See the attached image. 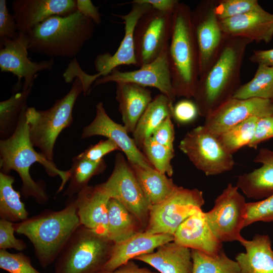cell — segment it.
Returning <instances> with one entry per match:
<instances>
[{
    "mask_svg": "<svg viewBox=\"0 0 273 273\" xmlns=\"http://www.w3.org/2000/svg\"><path fill=\"white\" fill-rule=\"evenodd\" d=\"M251 40L227 36L218 57L199 77L193 97L199 115L204 118L232 99L241 86V70Z\"/></svg>",
    "mask_w": 273,
    "mask_h": 273,
    "instance_id": "obj_1",
    "label": "cell"
},
{
    "mask_svg": "<svg viewBox=\"0 0 273 273\" xmlns=\"http://www.w3.org/2000/svg\"><path fill=\"white\" fill-rule=\"evenodd\" d=\"M27 108L21 113L16 129L12 135L0 141V169L1 172L5 174L11 170L16 171L22 181L21 191L23 197L26 199L32 197L38 204H43L48 202L49 196L42 182L36 181L31 177V166L35 163H39L49 176H60L61 184L57 193L63 190L69 181V173L68 170L59 169L53 161L48 160L34 150L29 139L26 120Z\"/></svg>",
    "mask_w": 273,
    "mask_h": 273,
    "instance_id": "obj_2",
    "label": "cell"
},
{
    "mask_svg": "<svg viewBox=\"0 0 273 273\" xmlns=\"http://www.w3.org/2000/svg\"><path fill=\"white\" fill-rule=\"evenodd\" d=\"M80 225L75 198L60 210L46 209L25 220L14 223V226L17 233L24 235L31 242L39 263L46 268L56 261Z\"/></svg>",
    "mask_w": 273,
    "mask_h": 273,
    "instance_id": "obj_3",
    "label": "cell"
},
{
    "mask_svg": "<svg viewBox=\"0 0 273 273\" xmlns=\"http://www.w3.org/2000/svg\"><path fill=\"white\" fill-rule=\"evenodd\" d=\"M168 60L175 97L193 98L199 78L198 47L191 21V9L179 2L173 13Z\"/></svg>",
    "mask_w": 273,
    "mask_h": 273,
    "instance_id": "obj_4",
    "label": "cell"
},
{
    "mask_svg": "<svg viewBox=\"0 0 273 273\" xmlns=\"http://www.w3.org/2000/svg\"><path fill=\"white\" fill-rule=\"evenodd\" d=\"M95 23L78 11L53 16L28 33V51L49 57H75L93 36Z\"/></svg>",
    "mask_w": 273,
    "mask_h": 273,
    "instance_id": "obj_5",
    "label": "cell"
},
{
    "mask_svg": "<svg viewBox=\"0 0 273 273\" xmlns=\"http://www.w3.org/2000/svg\"><path fill=\"white\" fill-rule=\"evenodd\" d=\"M83 91L81 80L76 77L68 93L56 100L50 108L37 110L29 107L26 111L30 140L50 161L53 160L54 148L58 136L73 121V109Z\"/></svg>",
    "mask_w": 273,
    "mask_h": 273,
    "instance_id": "obj_6",
    "label": "cell"
},
{
    "mask_svg": "<svg viewBox=\"0 0 273 273\" xmlns=\"http://www.w3.org/2000/svg\"><path fill=\"white\" fill-rule=\"evenodd\" d=\"M113 244L80 225L56 260L54 273H97L107 261Z\"/></svg>",
    "mask_w": 273,
    "mask_h": 273,
    "instance_id": "obj_7",
    "label": "cell"
},
{
    "mask_svg": "<svg viewBox=\"0 0 273 273\" xmlns=\"http://www.w3.org/2000/svg\"><path fill=\"white\" fill-rule=\"evenodd\" d=\"M178 148L207 176L226 172L235 165L233 155L224 149L217 136L203 125L188 131Z\"/></svg>",
    "mask_w": 273,
    "mask_h": 273,
    "instance_id": "obj_8",
    "label": "cell"
},
{
    "mask_svg": "<svg viewBox=\"0 0 273 273\" xmlns=\"http://www.w3.org/2000/svg\"><path fill=\"white\" fill-rule=\"evenodd\" d=\"M204 203L201 191L179 187L165 200L150 206L148 225L144 231L151 234L173 235L178 226L201 209Z\"/></svg>",
    "mask_w": 273,
    "mask_h": 273,
    "instance_id": "obj_9",
    "label": "cell"
},
{
    "mask_svg": "<svg viewBox=\"0 0 273 273\" xmlns=\"http://www.w3.org/2000/svg\"><path fill=\"white\" fill-rule=\"evenodd\" d=\"M237 186L231 183L215 199L213 208L205 212L207 222L222 243L239 241L246 217L247 202Z\"/></svg>",
    "mask_w": 273,
    "mask_h": 273,
    "instance_id": "obj_10",
    "label": "cell"
},
{
    "mask_svg": "<svg viewBox=\"0 0 273 273\" xmlns=\"http://www.w3.org/2000/svg\"><path fill=\"white\" fill-rule=\"evenodd\" d=\"M100 185L110 198L122 204L135 217L144 230L145 229L151 205L129 163L121 153L116 154L111 174Z\"/></svg>",
    "mask_w": 273,
    "mask_h": 273,
    "instance_id": "obj_11",
    "label": "cell"
},
{
    "mask_svg": "<svg viewBox=\"0 0 273 273\" xmlns=\"http://www.w3.org/2000/svg\"><path fill=\"white\" fill-rule=\"evenodd\" d=\"M173 24V13L152 8L139 20L134 31L136 60L139 67L155 60L168 46Z\"/></svg>",
    "mask_w": 273,
    "mask_h": 273,
    "instance_id": "obj_12",
    "label": "cell"
},
{
    "mask_svg": "<svg viewBox=\"0 0 273 273\" xmlns=\"http://www.w3.org/2000/svg\"><path fill=\"white\" fill-rule=\"evenodd\" d=\"M214 6L215 0H204L191 10L192 24L199 54V77L215 62L227 37L215 14Z\"/></svg>",
    "mask_w": 273,
    "mask_h": 273,
    "instance_id": "obj_13",
    "label": "cell"
},
{
    "mask_svg": "<svg viewBox=\"0 0 273 273\" xmlns=\"http://www.w3.org/2000/svg\"><path fill=\"white\" fill-rule=\"evenodd\" d=\"M0 68L2 72H11L19 82L24 79L22 89L33 86L37 73L52 69L53 58L40 62L32 61L28 57V39L26 33L19 32L17 39H0Z\"/></svg>",
    "mask_w": 273,
    "mask_h": 273,
    "instance_id": "obj_14",
    "label": "cell"
},
{
    "mask_svg": "<svg viewBox=\"0 0 273 273\" xmlns=\"http://www.w3.org/2000/svg\"><path fill=\"white\" fill-rule=\"evenodd\" d=\"M129 3L131 4L132 6L127 14L116 15L123 20L124 36L114 54L105 53L97 56L94 64L97 73L92 75L94 81L100 77L107 75L119 66L133 65L138 66L134 50V31L139 20L152 7L139 0H134Z\"/></svg>",
    "mask_w": 273,
    "mask_h": 273,
    "instance_id": "obj_15",
    "label": "cell"
},
{
    "mask_svg": "<svg viewBox=\"0 0 273 273\" xmlns=\"http://www.w3.org/2000/svg\"><path fill=\"white\" fill-rule=\"evenodd\" d=\"M273 112V102L259 98H232L205 118L203 125L216 136L252 117Z\"/></svg>",
    "mask_w": 273,
    "mask_h": 273,
    "instance_id": "obj_16",
    "label": "cell"
},
{
    "mask_svg": "<svg viewBox=\"0 0 273 273\" xmlns=\"http://www.w3.org/2000/svg\"><path fill=\"white\" fill-rule=\"evenodd\" d=\"M168 46L152 62L132 71H120L115 69L107 75L98 78L94 86L109 82L133 83L146 87L156 88L174 102L176 97L168 64Z\"/></svg>",
    "mask_w": 273,
    "mask_h": 273,
    "instance_id": "obj_17",
    "label": "cell"
},
{
    "mask_svg": "<svg viewBox=\"0 0 273 273\" xmlns=\"http://www.w3.org/2000/svg\"><path fill=\"white\" fill-rule=\"evenodd\" d=\"M96 108L95 117L91 123L83 128L81 138L96 135L106 137L115 143L130 164L144 168H154L138 147L133 139L129 136L124 126L115 122L109 116L103 104L98 103Z\"/></svg>",
    "mask_w": 273,
    "mask_h": 273,
    "instance_id": "obj_18",
    "label": "cell"
},
{
    "mask_svg": "<svg viewBox=\"0 0 273 273\" xmlns=\"http://www.w3.org/2000/svg\"><path fill=\"white\" fill-rule=\"evenodd\" d=\"M12 8L19 32L26 34L51 16H66L77 11L76 0H15Z\"/></svg>",
    "mask_w": 273,
    "mask_h": 273,
    "instance_id": "obj_19",
    "label": "cell"
},
{
    "mask_svg": "<svg viewBox=\"0 0 273 273\" xmlns=\"http://www.w3.org/2000/svg\"><path fill=\"white\" fill-rule=\"evenodd\" d=\"M110 199L100 184L87 186L75 197L77 213L81 225L107 238Z\"/></svg>",
    "mask_w": 273,
    "mask_h": 273,
    "instance_id": "obj_20",
    "label": "cell"
},
{
    "mask_svg": "<svg viewBox=\"0 0 273 273\" xmlns=\"http://www.w3.org/2000/svg\"><path fill=\"white\" fill-rule=\"evenodd\" d=\"M219 21L227 36L265 43L273 38V13L265 11L261 6L244 14Z\"/></svg>",
    "mask_w": 273,
    "mask_h": 273,
    "instance_id": "obj_21",
    "label": "cell"
},
{
    "mask_svg": "<svg viewBox=\"0 0 273 273\" xmlns=\"http://www.w3.org/2000/svg\"><path fill=\"white\" fill-rule=\"evenodd\" d=\"M173 241L208 255H216L222 249V243L210 229L202 208L188 217L177 229Z\"/></svg>",
    "mask_w": 273,
    "mask_h": 273,
    "instance_id": "obj_22",
    "label": "cell"
},
{
    "mask_svg": "<svg viewBox=\"0 0 273 273\" xmlns=\"http://www.w3.org/2000/svg\"><path fill=\"white\" fill-rule=\"evenodd\" d=\"M173 240L172 235L151 234L144 231L139 232L123 241L114 243L109 257L102 270L114 271L130 259L153 252L160 246Z\"/></svg>",
    "mask_w": 273,
    "mask_h": 273,
    "instance_id": "obj_23",
    "label": "cell"
},
{
    "mask_svg": "<svg viewBox=\"0 0 273 273\" xmlns=\"http://www.w3.org/2000/svg\"><path fill=\"white\" fill-rule=\"evenodd\" d=\"M253 161L261 166L239 175L236 186L247 198L261 200L273 195V150L259 149Z\"/></svg>",
    "mask_w": 273,
    "mask_h": 273,
    "instance_id": "obj_24",
    "label": "cell"
},
{
    "mask_svg": "<svg viewBox=\"0 0 273 273\" xmlns=\"http://www.w3.org/2000/svg\"><path fill=\"white\" fill-rule=\"evenodd\" d=\"M116 83V99L123 126L133 133L145 110L153 100L151 92L146 87L129 82Z\"/></svg>",
    "mask_w": 273,
    "mask_h": 273,
    "instance_id": "obj_25",
    "label": "cell"
},
{
    "mask_svg": "<svg viewBox=\"0 0 273 273\" xmlns=\"http://www.w3.org/2000/svg\"><path fill=\"white\" fill-rule=\"evenodd\" d=\"M134 259L145 262L160 273H192L191 249L174 241L164 244L156 252L142 254Z\"/></svg>",
    "mask_w": 273,
    "mask_h": 273,
    "instance_id": "obj_26",
    "label": "cell"
},
{
    "mask_svg": "<svg viewBox=\"0 0 273 273\" xmlns=\"http://www.w3.org/2000/svg\"><path fill=\"white\" fill-rule=\"evenodd\" d=\"M240 243L245 249L235 257L241 273H273V250L268 235L256 234L251 240L244 239Z\"/></svg>",
    "mask_w": 273,
    "mask_h": 273,
    "instance_id": "obj_27",
    "label": "cell"
},
{
    "mask_svg": "<svg viewBox=\"0 0 273 273\" xmlns=\"http://www.w3.org/2000/svg\"><path fill=\"white\" fill-rule=\"evenodd\" d=\"M130 165L151 206L162 202L179 187L166 174L160 172L154 168Z\"/></svg>",
    "mask_w": 273,
    "mask_h": 273,
    "instance_id": "obj_28",
    "label": "cell"
},
{
    "mask_svg": "<svg viewBox=\"0 0 273 273\" xmlns=\"http://www.w3.org/2000/svg\"><path fill=\"white\" fill-rule=\"evenodd\" d=\"M173 103L167 96L160 94L149 104L132 133L133 139L139 149L166 118L170 116L172 117Z\"/></svg>",
    "mask_w": 273,
    "mask_h": 273,
    "instance_id": "obj_29",
    "label": "cell"
},
{
    "mask_svg": "<svg viewBox=\"0 0 273 273\" xmlns=\"http://www.w3.org/2000/svg\"><path fill=\"white\" fill-rule=\"evenodd\" d=\"M135 217L118 200L110 198L108 202V238L113 243L123 241L143 231Z\"/></svg>",
    "mask_w": 273,
    "mask_h": 273,
    "instance_id": "obj_30",
    "label": "cell"
},
{
    "mask_svg": "<svg viewBox=\"0 0 273 273\" xmlns=\"http://www.w3.org/2000/svg\"><path fill=\"white\" fill-rule=\"evenodd\" d=\"M14 181L12 175L0 172V216L18 223L27 219L28 212L20 199V193L13 187Z\"/></svg>",
    "mask_w": 273,
    "mask_h": 273,
    "instance_id": "obj_31",
    "label": "cell"
},
{
    "mask_svg": "<svg viewBox=\"0 0 273 273\" xmlns=\"http://www.w3.org/2000/svg\"><path fill=\"white\" fill-rule=\"evenodd\" d=\"M32 86L15 92L8 99L0 102V136L8 138L14 133L22 112L28 108L27 101Z\"/></svg>",
    "mask_w": 273,
    "mask_h": 273,
    "instance_id": "obj_32",
    "label": "cell"
},
{
    "mask_svg": "<svg viewBox=\"0 0 273 273\" xmlns=\"http://www.w3.org/2000/svg\"><path fill=\"white\" fill-rule=\"evenodd\" d=\"M106 168V164L104 159L98 162H93L77 156L74 157L72 165L68 170L69 183L64 196L71 198L77 195L88 186L92 177L103 172Z\"/></svg>",
    "mask_w": 273,
    "mask_h": 273,
    "instance_id": "obj_33",
    "label": "cell"
},
{
    "mask_svg": "<svg viewBox=\"0 0 273 273\" xmlns=\"http://www.w3.org/2000/svg\"><path fill=\"white\" fill-rule=\"evenodd\" d=\"M233 98H259L273 102V67L258 65L253 77L248 82L241 84Z\"/></svg>",
    "mask_w": 273,
    "mask_h": 273,
    "instance_id": "obj_34",
    "label": "cell"
},
{
    "mask_svg": "<svg viewBox=\"0 0 273 273\" xmlns=\"http://www.w3.org/2000/svg\"><path fill=\"white\" fill-rule=\"evenodd\" d=\"M191 255L192 273H241L237 262L230 258L222 249L214 256L191 249Z\"/></svg>",
    "mask_w": 273,
    "mask_h": 273,
    "instance_id": "obj_35",
    "label": "cell"
},
{
    "mask_svg": "<svg viewBox=\"0 0 273 273\" xmlns=\"http://www.w3.org/2000/svg\"><path fill=\"white\" fill-rule=\"evenodd\" d=\"M258 117H252L222 132L217 138L224 149L233 155L252 140Z\"/></svg>",
    "mask_w": 273,
    "mask_h": 273,
    "instance_id": "obj_36",
    "label": "cell"
},
{
    "mask_svg": "<svg viewBox=\"0 0 273 273\" xmlns=\"http://www.w3.org/2000/svg\"><path fill=\"white\" fill-rule=\"evenodd\" d=\"M142 149L143 153L155 169L169 176L173 175V169L171 161L174 156V150L158 143L152 136L145 140Z\"/></svg>",
    "mask_w": 273,
    "mask_h": 273,
    "instance_id": "obj_37",
    "label": "cell"
},
{
    "mask_svg": "<svg viewBox=\"0 0 273 273\" xmlns=\"http://www.w3.org/2000/svg\"><path fill=\"white\" fill-rule=\"evenodd\" d=\"M260 7L257 0H215L214 11L220 21L244 14Z\"/></svg>",
    "mask_w": 273,
    "mask_h": 273,
    "instance_id": "obj_38",
    "label": "cell"
},
{
    "mask_svg": "<svg viewBox=\"0 0 273 273\" xmlns=\"http://www.w3.org/2000/svg\"><path fill=\"white\" fill-rule=\"evenodd\" d=\"M0 268L9 273H41L24 253H12L3 249L0 250Z\"/></svg>",
    "mask_w": 273,
    "mask_h": 273,
    "instance_id": "obj_39",
    "label": "cell"
},
{
    "mask_svg": "<svg viewBox=\"0 0 273 273\" xmlns=\"http://www.w3.org/2000/svg\"><path fill=\"white\" fill-rule=\"evenodd\" d=\"M244 228L257 221L273 222V195L261 200L247 202Z\"/></svg>",
    "mask_w": 273,
    "mask_h": 273,
    "instance_id": "obj_40",
    "label": "cell"
},
{
    "mask_svg": "<svg viewBox=\"0 0 273 273\" xmlns=\"http://www.w3.org/2000/svg\"><path fill=\"white\" fill-rule=\"evenodd\" d=\"M14 223L7 220L0 219V249L7 250L13 248L23 251L27 248L24 241L17 239L14 236Z\"/></svg>",
    "mask_w": 273,
    "mask_h": 273,
    "instance_id": "obj_41",
    "label": "cell"
},
{
    "mask_svg": "<svg viewBox=\"0 0 273 273\" xmlns=\"http://www.w3.org/2000/svg\"><path fill=\"white\" fill-rule=\"evenodd\" d=\"M6 0L0 1V39H17L19 35L17 23L9 12Z\"/></svg>",
    "mask_w": 273,
    "mask_h": 273,
    "instance_id": "obj_42",
    "label": "cell"
},
{
    "mask_svg": "<svg viewBox=\"0 0 273 273\" xmlns=\"http://www.w3.org/2000/svg\"><path fill=\"white\" fill-rule=\"evenodd\" d=\"M116 150H120L119 148L113 141L107 139L90 145L77 156L89 161L98 162L103 159L107 154Z\"/></svg>",
    "mask_w": 273,
    "mask_h": 273,
    "instance_id": "obj_43",
    "label": "cell"
},
{
    "mask_svg": "<svg viewBox=\"0 0 273 273\" xmlns=\"http://www.w3.org/2000/svg\"><path fill=\"white\" fill-rule=\"evenodd\" d=\"M273 138V112L265 117L259 118L253 138L248 147L257 149L260 143Z\"/></svg>",
    "mask_w": 273,
    "mask_h": 273,
    "instance_id": "obj_44",
    "label": "cell"
},
{
    "mask_svg": "<svg viewBox=\"0 0 273 273\" xmlns=\"http://www.w3.org/2000/svg\"><path fill=\"white\" fill-rule=\"evenodd\" d=\"M199 115L197 107L194 102L186 99L173 106L172 117L178 123L186 124L196 119Z\"/></svg>",
    "mask_w": 273,
    "mask_h": 273,
    "instance_id": "obj_45",
    "label": "cell"
},
{
    "mask_svg": "<svg viewBox=\"0 0 273 273\" xmlns=\"http://www.w3.org/2000/svg\"><path fill=\"white\" fill-rule=\"evenodd\" d=\"M172 118L170 116L166 118L154 130L151 136L158 143L171 150H174L175 131Z\"/></svg>",
    "mask_w": 273,
    "mask_h": 273,
    "instance_id": "obj_46",
    "label": "cell"
},
{
    "mask_svg": "<svg viewBox=\"0 0 273 273\" xmlns=\"http://www.w3.org/2000/svg\"><path fill=\"white\" fill-rule=\"evenodd\" d=\"M77 11L84 16L90 19L95 24L101 23V14L99 8L94 5L90 0H76Z\"/></svg>",
    "mask_w": 273,
    "mask_h": 273,
    "instance_id": "obj_47",
    "label": "cell"
},
{
    "mask_svg": "<svg viewBox=\"0 0 273 273\" xmlns=\"http://www.w3.org/2000/svg\"><path fill=\"white\" fill-rule=\"evenodd\" d=\"M249 60L257 65L262 64L273 67V49L254 50Z\"/></svg>",
    "mask_w": 273,
    "mask_h": 273,
    "instance_id": "obj_48",
    "label": "cell"
},
{
    "mask_svg": "<svg viewBox=\"0 0 273 273\" xmlns=\"http://www.w3.org/2000/svg\"><path fill=\"white\" fill-rule=\"evenodd\" d=\"M140 2L150 5L153 9L164 12L173 13L177 5V0H139Z\"/></svg>",
    "mask_w": 273,
    "mask_h": 273,
    "instance_id": "obj_49",
    "label": "cell"
},
{
    "mask_svg": "<svg viewBox=\"0 0 273 273\" xmlns=\"http://www.w3.org/2000/svg\"><path fill=\"white\" fill-rule=\"evenodd\" d=\"M97 273H156L146 268L140 267L133 261H129L112 271L101 270Z\"/></svg>",
    "mask_w": 273,
    "mask_h": 273,
    "instance_id": "obj_50",
    "label": "cell"
}]
</instances>
